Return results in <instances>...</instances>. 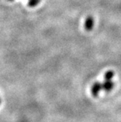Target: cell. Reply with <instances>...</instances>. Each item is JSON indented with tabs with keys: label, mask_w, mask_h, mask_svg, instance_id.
Segmentation results:
<instances>
[{
	"label": "cell",
	"mask_w": 121,
	"mask_h": 122,
	"mask_svg": "<svg viewBox=\"0 0 121 122\" xmlns=\"http://www.w3.org/2000/svg\"><path fill=\"white\" fill-rule=\"evenodd\" d=\"M0 102H1V101H0Z\"/></svg>",
	"instance_id": "obj_8"
},
{
	"label": "cell",
	"mask_w": 121,
	"mask_h": 122,
	"mask_svg": "<svg viewBox=\"0 0 121 122\" xmlns=\"http://www.w3.org/2000/svg\"><path fill=\"white\" fill-rule=\"evenodd\" d=\"M114 75H115L114 71L109 70L104 75V79H105V81H109V80H111L112 78V77H114Z\"/></svg>",
	"instance_id": "obj_4"
},
{
	"label": "cell",
	"mask_w": 121,
	"mask_h": 122,
	"mask_svg": "<svg viewBox=\"0 0 121 122\" xmlns=\"http://www.w3.org/2000/svg\"><path fill=\"white\" fill-rule=\"evenodd\" d=\"M102 89H103L102 83L100 82H96L91 88V93L93 97H97L98 93H99V92Z\"/></svg>",
	"instance_id": "obj_1"
},
{
	"label": "cell",
	"mask_w": 121,
	"mask_h": 122,
	"mask_svg": "<svg viewBox=\"0 0 121 122\" xmlns=\"http://www.w3.org/2000/svg\"><path fill=\"white\" fill-rule=\"evenodd\" d=\"M9 1H13V0H9Z\"/></svg>",
	"instance_id": "obj_6"
},
{
	"label": "cell",
	"mask_w": 121,
	"mask_h": 122,
	"mask_svg": "<svg viewBox=\"0 0 121 122\" xmlns=\"http://www.w3.org/2000/svg\"><path fill=\"white\" fill-rule=\"evenodd\" d=\"M93 24H94V20L92 16H88L85 22V28L87 31H91L93 27Z\"/></svg>",
	"instance_id": "obj_2"
},
{
	"label": "cell",
	"mask_w": 121,
	"mask_h": 122,
	"mask_svg": "<svg viewBox=\"0 0 121 122\" xmlns=\"http://www.w3.org/2000/svg\"><path fill=\"white\" fill-rule=\"evenodd\" d=\"M29 1H31V0H29Z\"/></svg>",
	"instance_id": "obj_7"
},
{
	"label": "cell",
	"mask_w": 121,
	"mask_h": 122,
	"mask_svg": "<svg viewBox=\"0 0 121 122\" xmlns=\"http://www.w3.org/2000/svg\"><path fill=\"white\" fill-rule=\"evenodd\" d=\"M40 2V0H31V1L29 2L28 3V5L30 7H34L35 6H37Z\"/></svg>",
	"instance_id": "obj_5"
},
{
	"label": "cell",
	"mask_w": 121,
	"mask_h": 122,
	"mask_svg": "<svg viewBox=\"0 0 121 122\" xmlns=\"http://www.w3.org/2000/svg\"><path fill=\"white\" fill-rule=\"evenodd\" d=\"M102 86H103V89L105 90L106 92H110L112 89V88H114L115 83L111 80H109V81H105L102 83Z\"/></svg>",
	"instance_id": "obj_3"
}]
</instances>
